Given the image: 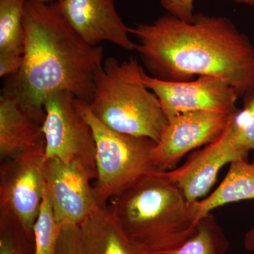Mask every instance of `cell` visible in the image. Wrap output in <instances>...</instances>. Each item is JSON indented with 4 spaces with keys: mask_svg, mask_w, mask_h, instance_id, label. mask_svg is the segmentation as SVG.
Listing matches in <instances>:
<instances>
[{
    "mask_svg": "<svg viewBox=\"0 0 254 254\" xmlns=\"http://www.w3.org/2000/svg\"><path fill=\"white\" fill-rule=\"evenodd\" d=\"M150 76L168 81L221 78L245 98L254 91V46L230 18L198 13L187 21L167 13L130 28Z\"/></svg>",
    "mask_w": 254,
    "mask_h": 254,
    "instance_id": "6da1fadb",
    "label": "cell"
},
{
    "mask_svg": "<svg viewBox=\"0 0 254 254\" xmlns=\"http://www.w3.org/2000/svg\"><path fill=\"white\" fill-rule=\"evenodd\" d=\"M23 27L22 66L7 78L1 93L14 97L23 111L42 125L45 100L52 93L68 91L89 103L95 71L104 60L103 47L83 41L55 2L26 1Z\"/></svg>",
    "mask_w": 254,
    "mask_h": 254,
    "instance_id": "7a4b0ae2",
    "label": "cell"
},
{
    "mask_svg": "<svg viewBox=\"0 0 254 254\" xmlns=\"http://www.w3.org/2000/svg\"><path fill=\"white\" fill-rule=\"evenodd\" d=\"M110 203L127 238L145 254L177 250L201 220L194 203H190L161 171L145 177Z\"/></svg>",
    "mask_w": 254,
    "mask_h": 254,
    "instance_id": "3957f363",
    "label": "cell"
},
{
    "mask_svg": "<svg viewBox=\"0 0 254 254\" xmlns=\"http://www.w3.org/2000/svg\"><path fill=\"white\" fill-rule=\"evenodd\" d=\"M143 66L135 57L103 60L95 71L92 113L110 129L146 137L158 143L168 123L158 98L142 79Z\"/></svg>",
    "mask_w": 254,
    "mask_h": 254,
    "instance_id": "277c9868",
    "label": "cell"
},
{
    "mask_svg": "<svg viewBox=\"0 0 254 254\" xmlns=\"http://www.w3.org/2000/svg\"><path fill=\"white\" fill-rule=\"evenodd\" d=\"M76 104L95 136L97 177L93 186L100 207L160 171L153 161L154 141L113 131L95 118L85 100L76 98Z\"/></svg>",
    "mask_w": 254,
    "mask_h": 254,
    "instance_id": "5b68a950",
    "label": "cell"
},
{
    "mask_svg": "<svg viewBox=\"0 0 254 254\" xmlns=\"http://www.w3.org/2000/svg\"><path fill=\"white\" fill-rule=\"evenodd\" d=\"M76 97L58 91L44 102L46 118L43 125L46 160L56 158L81 165L92 180L97 177L96 144L89 124L80 113Z\"/></svg>",
    "mask_w": 254,
    "mask_h": 254,
    "instance_id": "8992f818",
    "label": "cell"
},
{
    "mask_svg": "<svg viewBox=\"0 0 254 254\" xmlns=\"http://www.w3.org/2000/svg\"><path fill=\"white\" fill-rule=\"evenodd\" d=\"M45 146L40 143L1 162L0 215L11 217L28 237L33 236L46 188Z\"/></svg>",
    "mask_w": 254,
    "mask_h": 254,
    "instance_id": "52a82bcc",
    "label": "cell"
},
{
    "mask_svg": "<svg viewBox=\"0 0 254 254\" xmlns=\"http://www.w3.org/2000/svg\"><path fill=\"white\" fill-rule=\"evenodd\" d=\"M145 86L156 95L167 118L190 111L232 115L238 110L236 90L221 78L200 76L187 81H163L142 71Z\"/></svg>",
    "mask_w": 254,
    "mask_h": 254,
    "instance_id": "ba28073f",
    "label": "cell"
},
{
    "mask_svg": "<svg viewBox=\"0 0 254 254\" xmlns=\"http://www.w3.org/2000/svg\"><path fill=\"white\" fill-rule=\"evenodd\" d=\"M46 188L60 227H79L100 208L91 180L77 163L46 160Z\"/></svg>",
    "mask_w": 254,
    "mask_h": 254,
    "instance_id": "9c48e42d",
    "label": "cell"
},
{
    "mask_svg": "<svg viewBox=\"0 0 254 254\" xmlns=\"http://www.w3.org/2000/svg\"><path fill=\"white\" fill-rule=\"evenodd\" d=\"M249 153L237 144L227 123L220 136L190 154L180 168L161 172L190 203H194L209 193L225 165L247 159Z\"/></svg>",
    "mask_w": 254,
    "mask_h": 254,
    "instance_id": "30bf717a",
    "label": "cell"
},
{
    "mask_svg": "<svg viewBox=\"0 0 254 254\" xmlns=\"http://www.w3.org/2000/svg\"><path fill=\"white\" fill-rule=\"evenodd\" d=\"M231 115L211 111H190L168 120L153 152L160 171H169L191 150L208 144L221 134Z\"/></svg>",
    "mask_w": 254,
    "mask_h": 254,
    "instance_id": "8fae6325",
    "label": "cell"
},
{
    "mask_svg": "<svg viewBox=\"0 0 254 254\" xmlns=\"http://www.w3.org/2000/svg\"><path fill=\"white\" fill-rule=\"evenodd\" d=\"M57 6L70 26L92 46L108 41L127 51H136L130 27L120 17L115 0H59Z\"/></svg>",
    "mask_w": 254,
    "mask_h": 254,
    "instance_id": "7c38bea8",
    "label": "cell"
},
{
    "mask_svg": "<svg viewBox=\"0 0 254 254\" xmlns=\"http://www.w3.org/2000/svg\"><path fill=\"white\" fill-rule=\"evenodd\" d=\"M45 142L43 125L23 111L11 95L0 96V158H14Z\"/></svg>",
    "mask_w": 254,
    "mask_h": 254,
    "instance_id": "4fadbf2b",
    "label": "cell"
},
{
    "mask_svg": "<svg viewBox=\"0 0 254 254\" xmlns=\"http://www.w3.org/2000/svg\"><path fill=\"white\" fill-rule=\"evenodd\" d=\"M79 230L87 254H145L127 238L109 205L100 207Z\"/></svg>",
    "mask_w": 254,
    "mask_h": 254,
    "instance_id": "5bb4252c",
    "label": "cell"
},
{
    "mask_svg": "<svg viewBox=\"0 0 254 254\" xmlns=\"http://www.w3.org/2000/svg\"><path fill=\"white\" fill-rule=\"evenodd\" d=\"M230 165L226 176L218 188L208 196L194 202L200 219L222 205L254 199V162L242 159Z\"/></svg>",
    "mask_w": 254,
    "mask_h": 254,
    "instance_id": "9a60e30c",
    "label": "cell"
},
{
    "mask_svg": "<svg viewBox=\"0 0 254 254\" xmlns=\"http://www.w3.org/2000/svg\"><path fill=\"white\" fill-rule=\"evenodd\" d=\"M25 0H0V55H23Z\"/></svg>",
    "mask_w": 254,
    "mask_h": 254,
    "instance_id": "2e32d148",
    "label": "cell"
},
{
    "mask_svg": "<svg viewBox=\"0 0 254 254\" xmlns=\"http://www.w3.org/2000/svg\"><path fill=\"white\" fill-rule=\"evenodd\" d=\"M229 242L211 213L201 218L195 232L177 250L164 254H226Z\"/></svg>",
    "mask_w": 254,
    "mask_h": 254,
    "instance_id": "e0dca14e",
    "label": "cell"
},
{
    "mask_svg": "<svg viewBox=\"0 0 254 254\" xmlns=\"http://www.w3.org/2000/svg\"><path fill=\"white\" fill-rule=\"evenodd\" d=\"M61 230L55 220L49 195L45 188L41 210L33 227L34 254H57Z\"/></svg>",
    "mask_w": 254,
    "mask_h": 254,
    "instance_id": "ac0fdd59",
    "label": "cell"
},
{
    "mask_svg": "<svg viewBox=\"0 0 254 254\" xmlns=\"http://www.w3.org/2000/svg\"><path fill=\"white\" fill-rule=\"evenodd\" d=\"M244 99L243 108L232 114L228 125L237 144L254 152V91Z\"/></svg>",
    "mask_w": 254,
    "mask_h": 254,
    "instance_id": "d6986e66",
    "label": "cell"
},
{
    "mask_svg": "<svg viewBox=\"0 0 254 254\" xmlns=\"http://www.w3.org/2000/svg\"><path fill=\"white\" fill-rule=\"evenodd\" d=\"M0 254H23L19 237L24 231L19 224L9 216L0 215Z\"/></svg>",
    "mask_w": 254,
    "mask_h": 254,
    "instance_id": "ffe728a7",
    "label": "cell"
},
{
    "mask_svg": "<svg viewBox=\"0 0 254 254\" xmlns=\"http://www.w3.org/2000/svg\"><path fill=\"white\" fill-rule=\"evenodd\" d=\"M57 254H87L79 227H66L60 232Z\"/></svg>",
    "mask_w": 254,
    "mask_h": 254,
    "instance_id": "44dd1931",
    "label": "cell"
},
{
    "mask_svg": "<svg viewBox=\"0 0 254 254\" xmlns=\"http://www.w3.org/2000/svg\"><path fill=\"white\" fill-rule=\"evenodd\" d=\"M160 5L169 14L187 21L194 17V0H160Z\"/></svg>",
    "mask_w": 254,
    "mask_h": 254,
    "instance_id": "7402d4cb",
    "label": "cell"
},
{
    "mask_svg": "<svg viewBox=\"0 0 254 254\" xmlns=\"http://www.w3.org/2000/svg\"><path fill=\"white\" fill-rule=\"evenodd\" d=\"M23 55H0V77L12 76L21 69Z\"/></svg>",
    "mask_w": 254,
    "mask_h": 254,
    "instance_id": "603a6c76",
    "label": "cell"
},
{
    "mask_svg": "<svg viewBox=\"0 0 254 254\" xmlns=\"http://www.w3.org/2000/svg\"><path fill=\"white\" fill-rule=\"evenodd\" d=\"M245 246L247 250L254 251V227L246 234Z\"/></svg>",
    "mask_w": 254,
    "mask_h": 254,
    "instance_id": "cb8c5ba5",
    "label": "cell"
},
{
    "mask_svg": "<svg viewBox=\"0 0 254 254\" xmlns=\"http://www.w3.org/2000/svg\"><path fill=\"white\" fill-rule=\"evenodd\" d=\"M235 2L239 4L249 5V6H254V0H232Z\"/></svg>",
    "mask_w": 254,
    "mask_h": 254,
    "instance_id": "d4e9b609",
    "label": "cell"
},
{
    "mask_svg": "<svg viewBox=\"0 0 254 254\" xmlns=\"http://www.w3.org/2000/svg\"><path fill=\"white\" fill-rule=\"evenodd\" d=\"M38 1H41V2L45 3H53L56 2V1H59V0H38Z\"/></svg>",
    "mask_w": 254,
    "mask_h": 254,
    "instance_id": "484cf974",
    "label": "cell"
},
{
    "mask_svg": "<svg viewBox=\"0 0 254 254\" xmlns=\"http://www.w3.org/2000/svg\"><path fill=\"white\" fill-rule=\"evenodd\" d=\"M25 1H28V0H25Z\"/></svg>",
    "mask_w": 254,
    "mask_h": 254,
    "instance_id": "4316f807",
    "label": "cell"
}]
</instances>
